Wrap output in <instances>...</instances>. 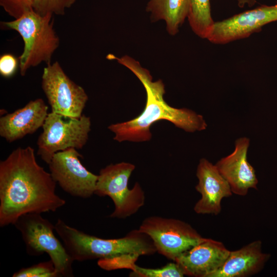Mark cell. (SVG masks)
<instances>
[{"instance_id":"1","label":"cell","mask_w":277,"mask_h":277,"mask_svg":"<svg viewBox=\"0 0 277 277\" xmlns=\"http://www.w3.org/2000/svg\"><path fill=\"white\" fill-rule=\"evenodd\" d=\"M56 184L37 162L33 148L12 151L0 162V226L13 225L26 213L54 212L64 206Z\"/></svg>"},{"instance_id":"2","label":"cell","mask_w":277,"mask_h":277,"mask_svg":"<svg viewBox=\"0 0 277 277\" xmlns=\"http://www.w3.org/2000/svg\"><path fill=\"white\" fill-rule=\"evenodd\" d=\"M106 58L116 60L129 69L143 84L146 93V102L142 112L129 121L112 124L108 126L114 134L113 140L118 142H142L151 140L150 127L160 120L168 121L188 132L205 130L207 125L202 115L186 108L169 105L164 98L165 85L161 80L153 81L150 72L140 63L128 55L121 57L109 54Z\"/></svg>"},{"instance_id":"3","label":"cell","mask_w":277,"mask_h":277,"mask_svg":"<svg viewBox=\"0 0 277 277\" xmlns=\"http://www.w3.org/2000/svg\"><path fill=\"white\" fill-rule=\"evenodd\" d=\"M55 230L73 261L83 262L123 255H150L156 251L150 238L138 229L118 239H105L68 225L58 219Z\"/></svg>"},{"instance_id":"4","label":"cell","mask_w":277,"mask_h":277,"mask_svg":"<svg viewBox=\"0 0 277 277\" xmlns=\"http://www.w3.org/2000/svg\"><path fill=\"white\" fill-rule=\"evenodd\" d=\"M52 15L41 16L32 10L18 18L2 23L5 28L17 31L24 41L23 51L18 57L22 76L43 62L51 63L60 45V38L53 29Z\"/></svg>"},{"instance_id":"5","label":"cell","mask_w":277,"mask_h":277,"mask_svg":"<svg viewBox=\"0 0 277 277\" xmlns=\"http://www.w3.org/2000/svg\"><path fill=\"white\" fill-rule=\"evenodd\" d=\"M13 225L20 232L29 255L38 256L46 253L59 276H73L74 261L63 243L55 237V225L37 213L21 215Z\"/></svg>"},{"instance_id":"6","label":"cell","mask_w":277,"mask_h":277,"mask_svg":"<svg viewBox=\"0 0 277 277\" xmlns=\"http://www.w3.org/2000/svg\"><path fill=\"white\" fill-rule=\"evenodd\" d=\"M135 166L121 162L111 164L102 168L97 177L94 194L108 196L114 205L112 218L125 219L135 213L145 203V193L140 184L128 187L129 179Z\"/></svg>"},{"instance_id":"7","label":"cell","mask_w":277,"mask_h":277,"mask_svg":"<svg viewBox=\"0 0 277 277\" xmlns=\"http://www.w3.org/2000/svg\"><path fill=\"white\" fill-rule=\"evenodd\" d=\"M42 128L37 141V154L48 164L58 152L84 147L91 130V120L84 114L79 118H71L51 112Z\"/></svg>"},{"instance_id":"8","label":"cell","mask_w":277,"mask_h":277,"mask_svg":"<svg viewBox=\"0 0 277 277\" xmlns=\"http://www.w3.org/2000/svg\"><path fill=\"white\" fill-rule=\"evenodd\" d=\"M138 229L150 238L158 253L173 261L204 238L186 222L159 216L146 217Z\"/></svg>"},{"instance_id":"9","label":"cell","mask_w":277,"mask_h":277,"mask_svg":"<svg viewBox=\"0 0 277 277\" xmlns=\"http://www.w3.org/2000/svg\"><path fill=\"white\" fill-rule=\"evenodd\" d=\"M42 88L51 112L71 118H79L88 100L85 90L65 73L55 62L44 68Z\"/></svg>"},{"instance_id":"10","label":"cell","mask_w":277,"mask_h":277,"mask_svg":"<svg viewBox=\"0 0 277 277\" xmlns=\"http://www.w3.org/2000/svg\"><path fill=\"white\" fill-rule=\"evenodd\" d=\"M81 156L76 149L70 148L56 153L48 165L52 178L64 191L87 199L94 194L98 175L83 165Z\"/></svg>"},{"instance_id":"11","label":"cell","mask_w":277,"mask_h":277,"mask_svg":"<svg viewBox=\"0 0 277 277\" xmlns=\"http://www.w3.org/2000/svg\"><path fill=\"white\" fill-rule=\"evenodd\" d=\"M277 21V3L262 5L214 22L207 39L216 44H224L248 37L266 24Z\"/></svg>"},{"instance_id":"12","label":"cell","mask_w":277,"mask_h":277,"mask_svg":"<svg viewBox=\"0 0 277 277\" xmlns=\"http://www.w3.org/2000/svg\"><path fill=\"white\" fill-rule=\"evenodd\" d=\"M229 252L222 242L204 238L173 262L181 267L186 275L209 277L222 266Z\"/></svg>"},{"instance_id":"13","label":"cell","mask_w":277,"mask_h":277,"mask_svg":"<svg viewBox=\"0 0 277 277\" xmlns=\"http://www.w3.org/2000/svg\"><path fill=\"white\" fill-rule=\"evenodd\" d=\"M196 176L199 182L195 189L201 198L195 204L194 211L197 214L217 215L221 211L222 199L232 194L228 182L215 165L206 159L200 160Z\"/></svg>"},{"instance_id":"14","label":"cell","mask_w":277,"mask_h":277,"mask_svg":"<svg viewBox=\"0 0 277 277\" xmlns=\"http://www.w3.org/2000/svg\"><path fill=\"white\" fill-rule=\"evenodd\" d=\"M249 142L245 137L237 139L234 150L215 164L228 182L232 193L241 196L246 195L250 188L256 189L258 183L255 170L247 161Z\"/></svg>"},{"instance_id":"15","label":"cell","mask_w":277,"mask_h":277,"mask_svg":"<svg viewBox=\"0 0 277 277\" xmlns=\"http://www.w3.org/2000/svg\"><path fill=\"white\" fill-rule=\"evenodd\" d=\"M48 107L42 98L29 102L24 107L0 118V135L12 143L42 127L48 115Z\"/></svg>"},{"instance_id":"16","label":"cell","mask_w":277,"mask_h":277,"mask_svg":"<svg viewBox=\"0 0 277 277\" xmlns=\"http://www.w3.org/2000/svg\"><path fill=\"white\" fill-rule=\"evenodd\" d=\"M263 253L262 242H252L242 248L230 251L227 259L209 277H247L260 271L270 258Z\"/></svg>"},{"instance_id":"17","label":"cell","mask_w":277,"mask_h":277,"mask_svg":"<svg viewBox=\"0 0 277 277\" xmlns=\"http://www.w3.org/2000/svg\"><path fill=\"white\" fill-rule=\"evenodd\" d=\"M189 0H150L146 10L150 13L152 22L163 20L171 35L179 32L180 27L187 18Z\"/></svg>"},{"instance_id":"18","label":"cell","mask_w":277,"mask_h":277,"mask_svg":"<svg viewBox=\"0 0 277 277\" xmlns=\"http://www.w3.org/2000/svg\"><path fill=\"white\" fill-rule=\"evenodd\" d=\"M187 18L194 33L207 39L214 23L211 16L210 0H189Z\"/></svg>"},{"instance_id":"19","label":"cell","mask_w":277,"mask_h":277,"mask_svg":"<svg viewBox=\"0 0 277 277\" xmlns=\"http://www.w3.org/2000/svg\"><path fill=\"white\" fill-rule=\"evenodd\" d=\"M127 269L132 272L130 276L137 277H183L184 273L181 267L175 262L170 263L159 268H146L139 267L134 262L129 264Z\"/></svg>"},{"instance_id":"20","label":"cell","mask_w":277,"mask_h":277,"mask_svg":"<svg viewBox=\"0 0 277 277\" xmlns=\"http://www.w3.org/2000/svg\"><path fill=\"white\" fill-rule=\"evenodd\" d=\"M76 0H32L33 11L41 16L47 14L64 15L66 9Z\"/></svg>"},{"instance_id":"21","label":"cell","mask_w":277,"mask_h":277,"mask_svg":"<svg viewBox=\"0 0 277 277\" xmlns=\"http://www.w3.org/2000/svg\"><path fill=\"white\" fill-rule=\"evenodd\" d=\"M13 277H59L53 262L50 260L22 268L15 272Z\"/></svg>"},{"instance_id":"22","label":"cell","mask_w":277,"mask_h":277,"mask_svg":"<svg viewBox=\"0 0 277 277\" xmlns=\"http://www.w3.org/2000/svg\"><path fill=\"white\" fill-rule=\"evenodd\" d=\"M0 5L11 17L17 19L33 10L32 0H0Z\"/></svg>"},{"instance_id":"23","label":"cell","mask_w":277,"mask_h":277,"mask_svg":"<svg viewBox=\"0 0 277 277\" xmlns=\"http://www.w3.org/2000/svg\"><path fill=\"white\" fill-rule=\"evenodd\" d=\"M19 67V60L11 53L3 54L0 57V73L6 78L12 76Z\"/></svg>"},{"instance_id":"24","label":"cell","mask_w":277,"mask_h":277,"mask_svg":"<svg viewBox=\"0 0 277 277\" xmlns=\"http://www.w3.org/2000/svg\"><path fill=\"white\" fill-rule=\"evenodd\" d=\"M236 2L238 6L240 8H243L246 5L252 7L256 3V0H236Z\"/></svg>"}]
</instances>
